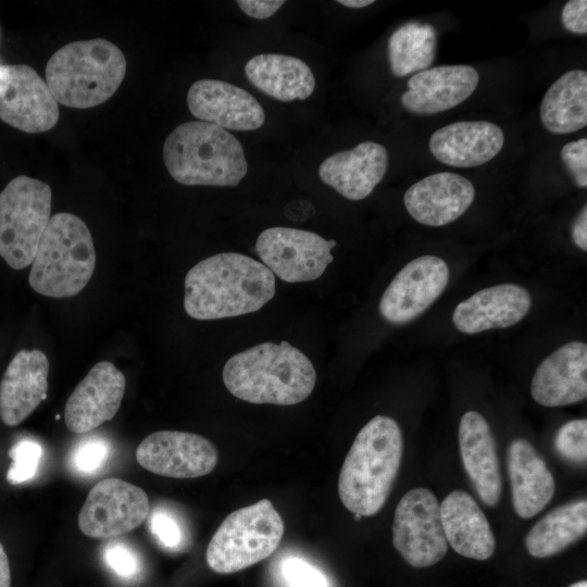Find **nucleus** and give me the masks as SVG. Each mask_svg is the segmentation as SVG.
<instances>
[{
  "instance_id": "obj_29",
  "label": "nucleus",
  "mask_w": 587,
  "mask_h": 587,
  "mask_svg": "<svg viewBox=\"0 0 587 587\" xmlns=\"http://www.w3.org/2000/svg\"><path fill=\"white\" fill-rule=\"evenodd\" d=\"M586 530V499L571 501L542 516L527 533L525 547L534 558H548L577 541Z\"/></svg>"
},
{
  "instance_id": "obj_1",
  "label": "nucleus",
  "mask_w": 587,
  "mask_h": 587,
  "mask_svg": "<svg viewBox=\"0 0 587 587\" xmlns=\"http://www.w3.org/2000/svg\"><path fill=\"white\" fill-rule=\"evenodd\" d=\"M275 292V276L263 263L245 254L223 252L187 272L184 309L200 321L234 317L260 310Z\"/></svg>"
},
{
  "instance_id": "obj_8",
  "label": "nucleus",
  "mask_w": 587,
  "mask_h": 587,
  "mask_svg": "<svg viewBox=\"0 0 587 587\" xmlns=\"http://www.w3.org/2000/svg\"><path fill=\"white\" fill-rule=\"evenodd\" d=\"M51 188L25 175L0 192V257L14 270L29 266L51 212Z\"/></svg>"
},
{
  "instance_id": "obj_38",
  "label": "nucleus",
  "mask_w": 587,
  "mask_h": 587,
  "mask_svg": "<svg viewBox=\"0 0 587 587\" xmlns=\"http://www.w3.org/2000/svg\"><path fill=\"white\" fill-rule=\"evenodd\" d=\"M563 27L577 35L587 34V1L570 0L567 1L561 14Z\"/></svg>"
},
{
  "instance_id": "obj_22",
  "label": "nucleus",
  "mask_w": 587,
  "mask_h": 587,
  "mask_svg": "<svg viewBox=\"0 0 587 587\" xmlns=\"http://www.w3.org/2000/svg\"><path fill=\"white\" fill-rule=\"evenodd\" d=\"M530 307L532 297L524 287L500 284L461 301L453 311L452 322L464 334L505 328L525 317Z\"/></svg>"
},
{
  "instance_id": "obj_40",
  "label": "nucleus",
  "mask_w": 587,
  "mask_h": 587,
  "mask_svg": "<svg viewBox=\"0 0 587 587\" xmlns=\"http://www.w3.org/2000/svg\"><path fill=\"white\" fill-rule=\"evenodd\" d=\"M572 238L574 243L582 250H587V207L585 205L572 226Z\"/></svg>"
},
{
  "instance_id": "obj_30",
  "label": "nucleus",
  "mask_w": 587,
  "mask_h": 587,
  "mask_svg": "<svg viewBox=\"0 0 587 587\" xmlns=\"http://www.w3.org/2000/svg\"><path fill=\"white\" fill-rule=\"evenodd\" d=\"M436 29L427 23L408 22L388 40V61L395 76L402 77L427 70L436 54Z\"/></svg>"
},
{
  "instance_id": "obj_27",
  "label": "nucleus",
  "mask_w": 587,
  "mask_h": 587,
  "mask_svg": "<svg viewBox=\"0 0 587 587\" xmlns=\"http://www.w3.org/2000/svg\"><path fill=\"white\" fill-rule=\"evenodd\" d=\"M245 74L257 89L283 102L304 100L315 88L311 68L296 57L277 53L255 55L247 62Z\"/></svg>"
},
{
  "instance_id": "obj_42",
  "label": "nucleus",
  "mask_w": 587,
  "mask_h": 587,
  "mask_svg": "<svg viewBox=\"0 0 587 587\" xmlns=\"http://www.w3.org/2000/svg\"><path fill=\"white\" fill-rule=\"evenodd\" d=\"M337 2L348 8L359 9V8H364L372 4L374 1L373 0H338Z\"/></svg>"
},
{
  "instance_id": "obj_39",
  "label": "nucleus",
  "mask_w": 587,
  "mask_h": 587,
  "mask_svg": "<svg viewBox=\"0 0 587 587\" xmlns=\"http://www.w3.org/2000/svg\"><path fill=\"white\" fill-rule=\"evenodd\" d=\"M240 10L250 17L265 20L271 17L285 3L283 0H238Z\"/></svg>"
},
{
  "instance_id": "obj_24",
  "label": "nucleus",
  "mask_w": 587,
  "mask_h": 587,
  "mask_svg": "<svg viewBox=\"0 0 587 587\" xmlns=\"http://www.w3.org/2000/svg\"><path fill=\"white\" fill-rule=\"evenodd\" d=\"M459 447L462 463L480 500L495 507L501 497L502 478L496 441L485 417L466 412L459 425Z\"/></svg>"
},
{
  "instance_id": "obj_9",
  "label": "nucleus",
  "mask_w": 587,
  "mask_h": 587,
  "mask_svg": "<svg viewBox=\"0 0 587 587\" xmlns=\"http://www.w3.org/2000/svg\"><path fill=\"white\" fill-rule=\"evenodd\" d=\"M392 544L413 567L434 565L446 555L440 503L429 489L413 488L400 499L392 522Z\"/></svg>"
},
{
  "instance_id": "obj_14",
  "label": "nucleus",
  "mask_w": 587,
  "mask_h": 587,
  "mask_svg": "<svg viewBox=\"0 0 587 587\" xmlns=\"http://www.w3.org/2000/svg\"><path fill=\"white\" fill-rule=\"evenodd\" d=\"M449 277V267L439 257L412 260L384 291L378 305L382 317L396 325L413 321L444 292Z\"/></svg>"
},
{
  "instance_id": "obj_23",
  "label": "nucleus",
  "mask_w": 587,
  "mask_h": 587,
  "mask_svg": "<svg viewBox=\"0 0 587 587\" xmlns=\"http://www.w3.org/2000/svg\"><path fill=\"white\" fill-rule=\"evenodd\" d=\"M502 129L486 121H461L437 129L428 148L441 163L453 167H475L494 159L502 149Z\"/></svg>"
},
{
  "instance_id": "obj_34",
  "label": "nucleus",
  "mask_w": 587,
  "mask_h": 587,
  "mask_svg": "<svg viewBox=\"0 0 587 587\" xmlns=\"http://www.w3.org/2000/svg\"><path fill=\"white\" fill-rule=\"evenodd\" d=\"M111 446L101 437H88L80 440L71 454L72 467L79 474L92 475L108 462Z\"/></svg>"
},
{
  "instance_id": "obj_16",
  "label": "nucleus",
  "mask_w": 587,
  "mask_h": 587,
  "mask_svg": "<svg viewBox=\"0 0 587 587\" xmlns=\"http://www.w3.org/2000/svg\"><path fill=\"white\" fill-rule=\"evenodd\" d=\"M187 104L199 121L224 129L254 130L265 122L263 108L250 92L223 80L195 82L188 89Z\"/></svg>"
},
{
  "instance_id": "obj_12",
  "label": "nucleus",
  "mask_w": 587,
  "mask_h": 587,
  "mask_svg": "<svg viewBox=\"0 0 587 587\" xmlns=\"http://www.w3.org/2000/svg\"><path fill=\"white\" fill-rule=\"evenodd\" d=\"M0 118L32 134L47 132L58 123V102L30 66L0 65Z\"/></svg>"
},
{
  "instance_id": "obj_43",
  "label": "nucleus",
  "mask_w": 587,
  "mask_h": 587,
  "mask_svg": "<svg viewBox=\"0 0 587 587\" xmlns=\"http://www.w3.org/2000/svg\"><path fill=\"white\" fill-rule=\"evenodd\" d=\"M569 587H587V582L586 580H579L577 583H574V584L570 585Z\"/></svg>"
},
{
  "instance_id": "obj_2",
  "label": "nucleus",
  "mask_w": 587,
  "mask_h": 587,
  "mask_svg": "<svg viewBox=\"0 0 587 587\" xmlns=\"http://www.w3.org/2000/svg\"><path fill=\"white\" fill-rule=\"evenodd\" d=\"M222 376L233 396L255 404H297L312 394L316 383L310 359L285 340L236 353L225 363Z\"/></svg>"
},
{
  "instance_id": "obj_20",
  "label": "nucleus",
  "mask_w": 587,
  "mask_h": 587,
  "mask_svg": "<svg viewBox=\"0 0 587 587\" xmlns=\"http://www.w3.org/2000/svg\"><path fill=\"white\" fill-rule=\"evenodd\" d=\"M49 361L38 349H22L0 383V419L8 426L24 422L47 398Z\"/></svg>"
},
{
  "instance_id": "obj_41",
  "label": "nucleus",
  "mask_w": 587,
  "mask_h": 587,
  "mask_svg": "<svg viewBox=\"0 0 587 587\" xmlns=\"http://www.w3.org/2000/svg\"><path fill=\"white\" fill-rule=\"evenodd\" d=\"M0 587H11L10 563L5 550L0 542Z\"/></svg>"
},
{
  "instance_id": "obj_31",
  "label": "nucleus",
  "mask_w": 587,
  "mask_h": 587,
  "mask_svg": "<svg viewBox=\"0 0 587 587\" xmlns=\"http://www.w3.org/2000/svg\"><path fill=\"white\" fill-rule=\"evenodd\" d=\"M274 576L280 587H332L322 569L298 554H284L275 561Z\"/></svg>"
},
{
  "instance_id": "obj_7",
  "label": "nucleus",
  "mask_w": 587,
  "mask_h": 587,
  "mask_svg": "<svg viewBox=\"0 0 587 587\" xmlns=\"http://www.w3.org/2000/svg\"><path fill=\"white\" fill-rule=\"evenodd\" d=\"M284 521L268 499L229 513L213 534L205 551L209 567L230 574L270 557L284 536Z\"/></svg>"
},
{
  "instance_id": "obj_32",
  "label": "nucleus",
  "mask_w": 587,
  "mask_h": 587,
  "mask_svg": "<svg viewBox=\"0 0 587 587\" xmlns=\"http://www.w3.org/2000/svg\"><path fill=\"white\" fill-rule=\"evenodd\" d=\"M42 452L41 445L36 440L24 438L15 442L9 451L11 464L7 480L11 485H20L32 479L38 471Z\"/></svg>"
},
{
  "instance_id": "obj_33",
  "label": "nucleus",
  "mask_w": 587,
  "mask_h": 587,
  "mask_svg": "<svg viewBox=\"0 0 587 587\" xmlns=\"http://www.w3.org/2000/svg\"><path fill=\"white\" fill-rule=\"evenodd\" d=\"M147 519L149 529L161 547L179 550L186 545V529L173 512L159 507Z\"/></svg>"
},
{
  "instance_id": "obj_35",
  "label": "nucleus",
  "mask_w": 587,
  "mask_h": 587,
  "mask_svg": "<svg viewBox=\"0 0 587 587\" xmlns=\"http://www.w3.org/2000/svg\"><path fill=\"white\" fill-rule=\"evenodd\" d=\"M554 447L564 459L575 463H585L587 459L586 419L563 424L555 435Z\"/></svg>"
},
{
  "instance_id": "obj_4",
  "label": "nucleus",
  "mask_w": 587,
  "mask_h": 587,
  "mask_svg": "<svg viewBox=\"0 0 587 587\" xmlns=\"http://www.w3.org/2000/svg\"><path fill=\"white\" fill-rule=\"evenodd\" d=\"M162 154L172 178L187 186L235 187L248 171L239 140L202 121L175 127L163 143Z\"/></svg>"
},
{
  "instance_id": "obj_15",
  "label": "nucleus",
  "mask_w": 587,
  "mask_h": 587,
  "mask_svg": "<svg viewBox=\"0 0 587 587\" xmlns=\"http://www.w3.org/2000/svg\"><path fill=\"white\" fill-rule=\"evenodd\" d=\"M126 388L124 374L111 362L95 364L77 384L64 408L67 429L87 434L117 413Z\"/></svg>"
},
{
  "instance_id": "obj_17",
  "label": "nucleus",
  "mask_w": 587,
  "mask_h": 587,
  "mask_svg": "<svg viewBox=\"0 0 587 587\" xmlns=\"http://www.w3.org/2000/svg\"><path fill=\"white\" fill-rule=\"evenodd\" d=\"M533 399L544 407H563L587 397V346L572 341L548 355L530 384Z\"/></svg>"
},
{
  "instance_id": "obj_37",
  "label": "nucleus",
  "mask_w": 587,
  "mask_h": 587,
  "mask_svg": "<svg viewBox=\"0 0 587 587\" xmlns=\"http://www.w3.org/2000/svg\"><path fill=\"white\" fill-rule=\"evenodd\" d=\"M561 159L579 188L587 186V139L580 138L565 143L561 150Z\"/></svg>"
},
{
  "instance_id": "obj_19",
  "label": "nucleus",
  "mask_w": 587,
  "mask_h": 587,
  "mask_svg": "<svg viewBox=\"0 0 587 587\" xmlns=\"http://www.w3.org/2000/svg\"><path fill=\"white\" fill-rule=\"evenodd\" d=\"M478 72L470 65H441L412 75L400 98L405 110L430 115L465 101L476 89Z\"/></svg>"
},
{
  "instance_id": "obj_25",
  "label": "nucleus",
  "mask_w": 587,
  "mask_h": 587,
  "mask_svg": "<svg viewBox=\"0 0 587 587\" xmlns=\"http://www.w3.org/2000/svg\"><path fill=\"white\" fill-rule=\"evenodd\" d=\"M507 462L515 513L530 519L553 497L554 477L534 446L524 438L510 442Z\"/></svg>"
},
{
  "instance_id": "obj_36",
  "label": "nucleus",
  "mask_w": 587,
  "mask_h": 587,
  "mask_svg": "<svg viewBox=\"0 0 587 587\" xmlns=\"http://www.w3.org/2000/svg\"><path fill=\"white\" fill-rule=\"evenodd\" d=\"M103 560L116 576L125 580L137 578L142 571L139 555L125 542L108 544L103 550Z\"/></svg>"
},
{
  "instance_id": "obj_10",
  "label": "nucleus",
  "mask_w": 587,
  "mask_h": 587,
  "mask_svg": "<svg viewBox=\"0 0 587 587\" xmlns=\"http://www.w3.org/2000/svg\"><path fill=\"white\" fill-rule=\"evenodd\" d=\"M336 240L290 227L263 230L255 242L263 264L286 283L311 282L319 278L334 260Z\"/></svg>"
},
{
  "instance_id": "obj_28",
  "label": "nucleus",
  "mask_w": 587,
  "mask_h": 587,
  "mask_svg": "<svg viewBox=\"0 0 587 587\" xmlns=\"http://www.w3.org/2000/svg\"><path fill=\"white\" fill-rule=\"evenodd\" d=\"M544 127L558 135L575 133L587 125V72L572 70L546 91L539 110Z\"/></svg>"
},
{
  "instance_id": "obj_26",
  "label": "nucleus",
  "mask_w": 587,
  "mask_h": 587,
  "mask_svg": "<svg viewBox=\"0 0 587 587\" xmlns=\"http://www.w3.org/2000/svg\"><path fill=\"white\" fill-rule=\"evenodd\" d=\"M440 515L446 540L457 553L475 560H487L494 554V533L471 495L451 491L440 503Z\"/></svg>"
},
{
  "instance_id": "obj_3",
  "label": "nucleus",
  "mask_w": 587,
  "mask_h": 587,
  "mask_svg": "<svg viewBox=\"0 0 587 587\" xmlns=\"http://www.w3.org/2000/svg\"><path fill=\"white\" fill-rule=\"evenodd\" d=\"M403 440L399 424L376 415L355 436L338 477L342 504L359 516H372L386 503L399 472Z\"/></svg>"
},
{
  "instance_id": "obj_5",
  "label": "nucleus",
  "mask_w": 587,
  "mask_h": 587,
  "mask_svg": "<svg viewBox=\"0 0 587 587\" xmlns=\"http://www.w3.org/2000/svg\"><path fill=\"white\" fill-rule=\"evenodd\" d=\"M126 74L121 49L103 38L70 42L46 66V83L58 103L89 109L109 100Z\"/></svg>"
},
{
  "instance_id": "obj_6",
  "label": "nucleus",
  "mask_w": 587,
  "mask_h": 587,
  "mask_svg": "<svg viewBox=\"0 0 587 587\" xmlns=\"http://www.w3.org/2000/svg\"><path fill=\"white\" fill-rule=\"evenodd\" d=\"M96 266L92 237L75 214L60 212L50 217L30 264L28 283L39 295L67 298L79 294Z\"/></svg>"
},
{
  "instance_id": "obj_13",
  "label": "nucleus",
  "mask_w": 587,
  "mask_h": 587,
  "mask_svg": "<svg viewBox=\"0 0 587 587\" xmlns=\"http://www.w3.org/2000/svg\"><path fill=\"white\" fill-rule=\"evenodd\" d=\"M138 464L164 477L196 478L210 474L218 453L205 437L179 430H159L148 435L135 452Z\"/></svg>"
},
{
  "instance_id": "obj_11",
  "label": "nucleus",
  "mask_w": 587,
  "mask_h": 587,
  "mask_svg": "<svg viewBox=\"0 0 587 587\" xmlns=\"http://www.w3.org/2000/svg\"><path fill=\"white\" fill-rule=\"evenodd\" d=\"M149 513V498L142 488L110 477L89 490L78 514V527L90 538H114L137 528Z\"/></svg>"
},
{
  "instance_id": "obj_21",
  "label": "nucleus",
  "mask_w": 587,
  "mask_h": 587,
  "mask_svg": "<svg viewBox=\"0 0 587 587\" xmlns=\"http://www.w3.org/2000/svg\"><path fill=\"white\" fill-rule=\"evenodd\" d=\"M389 164L387 149L377 142H361L336 152L319 167L320 179L349 200H362L382 182Z\"/></svg>"
},
{
  "instance_id": "obj_18",
  "label": "nucleus",
  "mask_w": 587,
  "mask_h": 587,
  "mask_svg": "<svg viewBox=\"0 0 587 587\" xmlns=\"http://www.w3.org/2000/svg\"><path fill=\"white\" fill-rule=\"evenodd\" d=\"M474 198L475 188L466 177L452 172H440L409 187L403 202L416 222L439 227L463 215Z\"/></svg>"
}]
</instances>
